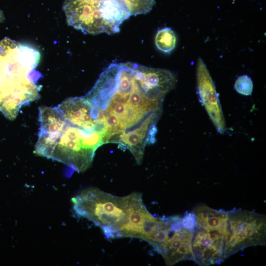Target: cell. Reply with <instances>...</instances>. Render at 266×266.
I'll return each mask as SVG.
<instances>
[{
	"instance_id": "10",
	"label": "cell",
	"mask_w": 266,
	"mask_h": 266,
	"mask_svg": "<svg viewBox=\"0 0 266 266\" xmlns=\"http://www.w3.org/2000/svg\"><path fill=\"white\" fill-rule=\"evenodd\" d=\"M56 107L68 124L87 132H99L92 106L84 96L66 99Z\"/></svg>"
},
{
	"instance_id": "11",
	"label": "cell",
	"mask_w": 266,
	"mask_h": 266,
	"mask_svg": "<svg viewBox=\"0 0 266 266\" xmlns=\"http://www.w3.org/2000/svg\"><path fill=\"white\" fill-rule=\"evenodd\" d=\"M195 216L197 228L226 231L228 211L216 210L200 203L192 211Z\"/></svg>"
},
{
	"instance_id": "14",
	"label": "cell",
	"mask_w": 266,
	"mask_h": 266,
	"mask_svg": "<svg viewBox=\"0 0 266 266\" xmlns=\"http://www.w3.org/2000/svg\"><path fill=\"white\" fill-rule=\"evenodd\" d=\"M234 87L235 90L239 94L250 96L253 91V84L250 77L247 75H243L237 78Z\"/></svg>"
},
{
	"instance_id": "12",
	"label": "cell",
	"mask_w": 266,
	"mask_h": 266,
	"mask_svg": "<svg viewBox=\"0 0 266 266\" xmlns=\"http://www.w3.org/2000/svg\"><path fill=\"white\" fill-rule=\"evenodd\" d=\"M155 43L158 49L164 53H169L176 46L175 34L170 28L160 29L156 34Z\"/></svg>"
},
{
	"instance_id": "3",
	"label": "cell",
	"mask_w": 266,
	"mask_h": 266,
	"mask_svg": "<svg viewBox=\"0 0 266 266\" xmlns=\"http://www.w3.org/2000/svg\"><path fill=\"white\" fill-rule=\"evenodd\" d=\"M40 128L34 152L83 172L92 165L96 150L103 144L98 131L87 132L66 122L56 107L39 108Z\"/></svg>"
},
{
	"instance_id": "8",
	"label": "cell",
	"mask_w": 266,
	"mask_h": 266,
	"mask_svg": "<svg viewBox=\"0 0 266 266\" xmlns=\"http://www.w3.org/2000/svg\"><path fill=\"white\" fill-rule=\"evenodd\" d=\"M195 230L186 228L180 216L175 215L168 237L159 253L167 266H173L185 260H193L192 243Z\"/></svg>"
},
{
	"instance_id": "9",
	"label": "cell",
	"mask_w": 266,
	"mask_h": 266,
	"mask_svg": "<svg viewBox=\"0 0 266 266\" xmlns=\"http://www.w3.org/2000/svg\"><path fill=\"white\" fill-rule=\"evenodd\" d=\"M196 74L200 101L217 132L223 134L226 130V124L221 104L210 74L200 57L197 61Z\"/></svg>"
},
{
	"instance_id": "6",
	"label": "cell",
	"mask_w": 266,
	"mask_h": 266,
	"mask_svg": "<svg viewBox=\"0 0 266 266\" xmlns=\"http://www.w3.org/2000/svg\"><path fill=\"white\" fill-rule=\"evenodd\" d=\"M63 8L68 25L84 33L110 34L120 31L110 19L103 0H65Z\"/></svg>"
},
{
	"instance_id": "7",
	"label": "cell",
	"mask_w": 266,
	"mask_h": 266,
	"mask_svg": "<svg viewBox=\"0 0 266 266\" xmlns=\"http://www.w3.org/2000/svg\"><path fill=\"white\" fill-rule=\"evenodd\" d=\"M226 232L196 227L192 243L193 261L202 266L223 262Z\"/></svg>"
},
{
	"instance_id": "4",
	"label": "cell",
	"mask_w": 266,
	"mask_h": 266,
	"mask_svg": "<svg viewBox=\"0 0 266 266\" xmlns=\"http://www.w3.org/2000/svg\"><path fill=\"white\" fill-rule=\"evenodd\" d=\"M40 57L30 46L8 37L0 41V111L9 120L39 96L41 74L35 68Z\"/></svg>"
},
{
	"instance_id": "1",
	"label": "cell",
	"mask_w": 266,
	"mask_h": 266,
	"mask_svg": "<svg viewBox=\"0 0 266 266\" xmlns=\"http://www.w3.org/2000/svg\"><path fill=\"white\" fill-rule=\"evenodd\" d=\"M176 81L168 69L132 62L109 65L84 96L92 107L104 144L128 149L141 164L146 146L156 141L163 100Z\"/></svg>"
},
{
	"instance_id": "13",
	"label": "cell",
	"mask_w": 266,
	"mask_h": 266,
	"mask_svg": "<svg viewBox=\"0 0 266 266\" xmlns=\"http://www.w3.org/2000/svg\"><path fill=\"white\" fill-rule=\"evenodd\" d=\"M130 15L146 14L152 9L155 0H122Z\"/></svg>"
},
{
	"instance_id": "5",
	"label": "cell",
	"mask_w": 266,
	"mask_h": 266,
	"mask_svg": "<svg viewBox=\"0 0 266 266\" xmlns=\"http://www.w3.org/2000/svg\"><path fill=\"white\" fill-rule=\"evenodd\" d=\"M266 244L265 215L237 208L228 211L225 259L248 247L264 246Z\"/></svg>"
},
{
	"instance_id": "2",
	"label": "cell",
	"mask_w": 266,
	"mask_h": 266,
	"mask_svg": "<svg viewBox=\"0 0 266 266\" xmlns=\"http://www.w3.org/2000/svg\"><path fill=\"white\" fill-rule=\"evenodd\" d=\"M71 202L77 215L99 227L108 239H141L152 216L142 194L136 192L118 197L90 187L73 197Z\"/></svg>"
},
{
	"instance_id": "15",
	"label": "cell",
	"mask_w": 266,
	"mask_h": 266,
	"mask_svg": "<svg viewBox=\"0 0 266 266\" xmlns=\"http://www.w3.org/2000/svg\"><path fill=\"white\" fill-rule=\"evenodd\" d=\"M4 16L2 11L0 9V23L2 22L4 20Z\"/></svg>"
}]
</instances>
